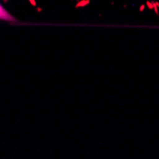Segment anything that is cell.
<instances>
[{"instance_id":"cell-1","label":"cell","mask_w":159,"mask_h":159,"mask_svg":"<svg viewBox=\"0 0 159 159\" xmlns=\"http://www.w3.org/2000/svg\"><path fill=\"white\" fill-rule=\"evenodd\" d=\"M0 19L7 20V21H16V18L11 16V14L2 7L1 4H0Z\"/></svg>"}]
</instances>
